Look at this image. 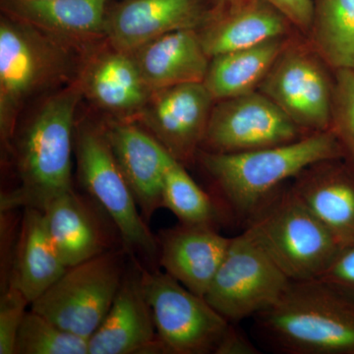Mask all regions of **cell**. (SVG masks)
I'll list each match as a JSON object with an SVG mask.
<instances>
[{"label": "cell", "instance_id": "e0dca14e", "mask_svg": "<svg viewBox=\"0 0 354 354\" xmlns=\"http://www.w3.org/2000/svg\"><path fill=\"white\" fill-rule=\"evenodd\" d=\"M104 129L140 213L150 220L164 208L165 172L174 157L155 137L130 123L113 122Z\"/></svg>", "mask_w": 354, "mask_h": 354}, {"label": "cell", "instance_id": "52a82bcc", "mask_svg": "<svg viewBox=\"0 0 354 354\" xmlns=\"http://www.w3.org/2000/svg\"><path fill=\"white\" fill-rule=\"evenodd\" d=\"M80 180L115 225L124 250L149 258L158 256V237L139 212L127 179L116 162L106 129L82 127L77 133Z\"/></svg>", "mask_w": 354, "mask_h": 354}, {"label": "cell", "instance_id": "44dd1931", "mask_svg": "<svg viewBox=\"0 0 354 354\" xmlns=\"http://www.w3.org/2000/svg\"><path fill=\"white\" fill-rule=\"evenodd\" d=\"M43 212L51 241L67 268L109 250L99 220L73 189L53 200Z\"/></svg>", "mask_w": 354, "mask_h": 354}, {"label": "cell", "instance_id": "ffe728a7", "mask_svg": "<svg viewBox=\"0 0 354 354\" xmlns=\"http://www.w3.org/2000/svg\"><path fill=\"white\" fill-rule=\"evenodd\" d=\"M66 269L51 241L44 212L25 208L12 272L7 283L19 288L32 304Z\"/></svg>", "mask_w": 354, "mask_h": 354}, {"label": "cell", "instance_id": "8992f818", "mask_svg": "<svg viewBox=\"0 0 354 354\" xmlns=\"http://www.w3.org/2000/svg\"><path fill=\"white\" fill-rule=\"evenodd\" d=\"M124 274L122 251H106L67 268L32 302L31 310L62 329L88 339L108 315Z\"/></svg>", "mask_w": 354, "mask_h": 354}, {"label": "cell", "instance_id": "4dcf8cb0", "mask_svg": "<svg viewBox=\"0 0 354 354\" xmlns=\"http://www.w3.org/2000/svg\"><path fill=\"white\" fill-rule=\"evenodd\" d=\"M302 32H310L313 20V0H265Z\"/></svg>", "mask_w": 354, "mask_h": 354}, {"label": "cell", "instance_id": "277c9868", "mask_svg": "<svg viewBox=\"0 0 354 354\" xmlns=\"http://www.w3.org/2000/svg\"><path fill=\"white\" fill-rule=\"evenodd\" d=\"M243 227V232L292 281L320 279L342 250L290 186L279 188Z\"/></svg>", "mask_w": 354, "mask_h": 354}, {"label": "cell", "instance_id": "6da1fadb", "mask_svg": "<svg viewBox=\"0 0 354 354\" xmlns=\"http://www.w3.org/2000/svg\"><path fill=\"white\" fill-rule=\"evenodd\" d=\"M342 158H346L344 149L330 129L260 150L199 153L200 162L218 192L216 203L223 216L243 225L288 179L317 162Z\"/></svg>", "mask_w": 354, "mask_h": 354}, {"label": "cell", "instance_id": "9a60e30c", "mask_svg": "<svg viewBox=\"0 0 354 354\" xmlns=\"http://www.w3.org/2000/svg\"><path fill=\"white\" fill-rule=\"evenodd\" d=\"M290 186L342 249L354 245V167L344 158L310 165Z\"/></svg>", "mask_w": 354, "mask_h": 354}, {"label": "cell", "instance_id": "9c48e42d", "mask_svg": "<svg viewBox=\"0 0 354 354\" xmlns=\"http://www.w3.org/2000/svg\"><path fill=\"white\" fill-rule=\"evenodd\" d=\"M290 279L245 234L232 237L205 295L228 322L239 324L274 304Z\"/></svg>", "mask_w": 354, "mask_h": 354}, {"label": "cell", "instance_id": "f546056e", "mask_svg": "<svg viewBox=\"0 0 354 354\" xmlns=\"http://www.w3.org/2000/svg\"><path fill=\"white\" fill-rule=\"evenodd\" d=\"M321 281L354 302V245L342 249Z\"/></svg>", "mask_w": 354, "mask_h": 354}, {"label": "cell", "instance_id": "30bf717a", "mask_svg": "<svg viewBox=\"0 0 354 354\" xmlns=\"http://www.w3.org/2000/svg\"><path fill=\"white\" fill-rule=\"evenodd\" d=\"M320 55L300 46H288L259 86L304 132L330 130L335 78Z\"/></svg>", "mask_w": 354, "mask_h": 354}, {"label": "cell", "instance_id": "2e32d148", "mask_svg": "<svg viewBox=\"0 0 354 354\" xmlns=\"http://www.w3.org/2000/svg\"><path fill=\"white\" fill-rule=\"evenodd\" d=\"M158 260L167 274L205 297L227 252L232 239L216 227L179 223L158 235Z\"/></svg>", "mask_w": 354, "mask_h": 354}, {"label": "cell", "instance_id": "4316f807", "mask_svg": "<svg viewBox=\"0 0 354 354\" xmlns=\"http://www.w3.org/2000/svg\"><path fill=\"white\" fill-rule=\"evenodd\" d=\"M14 354H88V339L30 310L21 324Z\"/></svg>", "mask_w": 354, "mask_h": 354}, {"label": "cell", "instance_id": "d6986e66", "mask_svg": "<svg viewBox=\"0 0 354 354\" xmlns=\"http://www.w3.org/2000/svg\"><path fill=\"white\" fill-rule=\"evenodd\" d=\"M142 76L152 92L189 83H203L209 57L198 30H180L133 51Z\"/></svg>", "mask_w": 354, "mask_h": 354}, {"label": "cell", "instance_id": "7c38bea8", "mask_svg": "<svg viewBox=\"0 0 354 354\" xmlns=\"http://www.w3.org/2000/svg\"><path fill=\"white\" fill-rule=\"evenodd\" d=\"M214 102L204 83L162 88L153 92L143 109V121L167 152L184 165L201 149Z\"/></svg>", "mask_w": 354, "mask_h": 354}, {"label": "cell", "instance_id": "ba28073f", "mask_svg": "<svg viewBox=\"0 0 354 354\" xmlns=\"http://www.w3.org/2000/svg\"><path fill=\"white\" fill-rule=\"evenodd\" d=\"M139 267L165 353L216 354L232 323L167 272Z\"/></svg>", "mask_w": 354, "mask_h": 354}, {"label": "cell", "instance_id": "4fadbf2b", "mask_svg": "<svg viewBox=\"0 0 354 354\" xmlns=\"http://www.w3.org/2000/svg\"><path fill=\"white\" fill-rule=\"evenodd\" d=\"M212 11V0H123L106 13L104 32L114 50L132 53L169 32L199 30Z\"/></svg>", "mask_w": 354, "mask_h": 354}, {"label": "cell", "instance_id": "d4e9b609", "mask_svg": "<svg viewBox=\"0 0 354 354\" xmlns=\"http://www.w3.org/2000/svg\"><path fill=\"white\" fill-rule=\"evenodd\" d=\"M309 32L330 68H354V0H313Z\"/></svg>", "mask_w": 354, "mask_h": 354}, {"label": "cell", "instance_id": "f1b7e54d", "mask_svg": "<svg viewBox=\"0 0 354 354\" xmlns=\"http://www.w3.org/2000/svg\"><path fill=\"white\" fill-rule=\"evenodd\" d=\"M31 305L24 293L12 283H6L0 298V354H14L18 332Z\"/></svg>", "mask_w": 354, "mask_h": 354}, {"label": "cell", "instance_id": "ac0fdd59", "mask_svg": "<svg viewBox=\"0 0 354 354\" xmlns=\"http://www.w3.org/2000/svg\"><path fill=\"white\" fill-rule=\"evenodd\" d=\"M290 25L283 13L265 0H237L225 6H213L211 17L198 30V34L211 59L270 39L283 38Z\"/></svg>", "mask_w": 354, "mask_h": 354}, {"label": "cell", "instance_id": "7a4b0ae2", "mask_svg": "<svg viewBox=\"0 0 354 354\" xmlns=\"http://www.w3.org/2000/svg\"><path fill=\"white\" fill-rule=\"evenodd\" d=\"M266 348L281 354H354V302L321 279L292 281L253 317Z\"/></svg>", "mask_w": 354, "mask_h": 354}, {"label": "cell", "instance_id": "3957f363", "mask_svg": "<svg viewBox=\"0 0 354 354\" xmlns=\"http://www.w3.org/2000/svg\"><path fill=\"white\" fill-rule=\"evenodd\" d=\"M84 92L77 80L44 102L18 143L20 185L2 193V213L18 208L44 211L72 190L71 153L74 116Z\"/></svg>", "mask_w": 354, "mask_h": 354}, {"label": "cell", "instance_id": "1f68e13d", "mask_svg": "<svg viewBox=\"0 0 354 354\" xmlns=\"http://www.w3.org/2000/svg\"><path fill=\"white\" fill-rule=\"evenodd\" d=\"M235 325L236 324H230L216 354H259V349Z\"/></svg>", "mask_w": 354, "mask_h": 354}, {"label": "cell", "instance_id": "7402d4cb", "mask_svg": "<svg viewBox=\"0 0 354 354\" xmlns=\"http://www.w3.org/2000/svg\"><path fill=\"white\" fill-rule=\"evenodd\" d=\"M81 80L84 92L93 101L115 113L143 111L153 94L132 53L125 51L100 55Z\"/></svg>", "mask_w": 354, "mask_h": 354}, {"label": "cell", "instance_id": "83f0119b", "mask_svg": "<svg viewBox=\"0 0 354 354\" xmlns=\"http://www.w3.org/2000/svg\"><path fill=\"white\" fill-rule=\"evenodd\" d=\"M354 167V68L335 70L330 127Z\"/></svg>", "mask_w": 354, "mask_h": 354}, {"label": "cell", "instance_id": "8fae6325", "mask_svg": "<svg viewBox=\"0 0 354 354\" xmlns=\"http://www.w3.org/2000/svg\"><path fill=\"white\" fill-rule=\"evenodd\" d=\"M306 135L271 99L253 91L214 106L201 149L216 153L248 152L292 143Z\"/></svg>", "mask_w": 354, "mask_h": 354}, {"label": "cell", "instance_id": "d6a6232c", "mask_svg": "<svg viewBox=\"0 0 354 354\" xmlns=\"http://www.w3.org/2000/svg\"><path fill=\"white\" fill-rule=\"evenodd\" d=\"M235 1H237V0H212V3H213L214 7H221Z\"/></svg>", "mask_w": 354, "mask_h": 354}, {"label": "cell", "instance_id": "484cf974", "mask_svg": "<svg viewBox=\"0 0 354 354\" xmlns=\"http://www.w3.org/2000/svg\"><path fill=\"white\" fill-rule=\"evenodd\" d=\"M162 205L186 225H218L223 218L215 199L187 174L184 165L172 158L165 169L162 185Z\"/></svg>", "mask_w": 354, "mask_h": 354}, {"label": "cell", "instance_id": "603a6c76", "mask_svg": "<svg viewBox=\"0 0 354 354\" xmlns=\"http://www.w3.org/2000/svg\"><path fill=\"white\" fill-rule=\"evenodd\" d=\"M109 0H1L6 15L60 36L104 32Z\"/></svg>", "mask_w": 354, "mask_h": 354}, {"label": "cell", "instance_id": "5b68a950", "mask_svg": "<svg viewBox=\"0 0 354 354\" xmlns=\"http://www.w3.org/2000/svg\"><path fill=\"white\" fill-rule=\"evenodd\" d=\"M46 32L8 15L0 23V131L6 145L28 100L68 73V53Z\"/></svg>", "mask_w": 354, "mask_h": 354}, {"label": "cell", "instance_id": "cb8c5ba5", "mask_svg": "<svg viewBox=\"0 0 354 354\" xmlns=\"http://www.w3.org/2000/svg\"><path fill=\"white\" fill-rule=\"evenodd\" d=\"M288 44L283 37L212 57L203 83L215 102L253 92Z\"/></svg>", "mask_w": 354, "mask_h": 354}, {"label": "cell", "instance_id": "5bb4252c", "mask_svg": "<svg viewBox=\"0 0 354 354\" xmlns=\"http://www.w3.org/2000/svg\"><path fill=\"white\" fill-rule=\"evenodd\" d=\"M133 262L108 315L88 339V354L165 353L142 286L139 263Z\"/></svg>", "mask_w": 354, "mask_h": 354}]
</instances>
